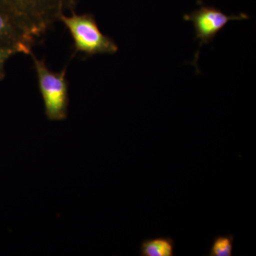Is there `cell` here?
I'll use <instances>...</instances> for the list:
<instances>
[{"label":"cell","mask_w":256,"mask_h":256,"mask_svg":"<svg viewBox=\"0 0 256 256\" xmlns=\"http://www.w3.org/2000/svg\"><path fill=\"white\" fill-rule=\"evenodd\" d=\"M80 0H0V10L24 34L34 40L44 34Z\"/></svg>","instance_id":"6da1fadb"},{"label":"cell","mask_w":256,"mask_h":256,"mask_svg":"<svg viewBox=\"0 0 256 256\" xmlns=\"http://www.w3.org/2000/svg\"><path fill=\"white\" fill-rule=\"evenodd\" d=\"M60 22L66 26L73 38L75 52L92 56L114 54L118 50L114 40L100 32L92 14H77L74 12L70 16L64 14Z\"/></svg>","instance_id":"7a4b0ae2"},{"label":"cell","mask_w":256,"mask_h":256,"mask_svg":"<svg viewBox=\"0 0 256 256\" xmlns=\"http://www.w3.org/2000/svg\"><path fill=\"white\" fill-rule=\"evenodd\" d=\"M38 78L45 112L50 120H64L68 114V86L66 80V70L60 72H52L44 60H38L31 54Z\"/></svg>","instance_id":"3957f363"},{"label":"cell","mask_w":256,"mask_h":256,"mask_svg":"<svg viewBox=\"0 0 256 256\" xmlns=\"http://www.w3.org/2000/svg\"><path fill=\"white\" fill-rule=\"evenodd\" d=\"M198 8L190 14L183 16L185 21L193 24L195 38L198 42V50L195 54L192 65L195 66L197 70L200 48L204 44H208L216 36L218 32L230 21L248 20L249 16L245 13L238 15H226L222 10L214 6H206L201 1L198 2Z\"/></svg>","instance_id":"277c9868"},{"label":"cell","mask_w":256,"mask_h":256,"mask_svg":"<svg viewBox=\"0 0 256 256\" xmlns=\"http://www.w3.org/2000/svg\"><path fill=\"white\" fill-rule=\"evenodd\" d=\"M34 40L16 26L4 12L0 10V45L18 48L20 53L31 55Z\"/></svg>","instance_id":"5b68a950"},{"label":"cell","mask_w":256,"mask_h":256,"mask_svg":"<svg viewBox=\"0 0 256 256\" xmlns=\"http://www.w3.org/2000/svg\"><path fill=\"white\" fill-rule=\"evenodd\" d=\"M175 242L170 236L148 238L140 245V256H173Z\"/></svg>","instance_id":"8992f818"},{"label":"cell","mask_w":256,"mask_h":256,"mask_svg":"<svg viewBox=\"0 0 256 256\" xmlns=\"http://www.w3.org/2000/svg\"><path fill=\"white\" fill-rule=\"evenodd\" d=\"M234 236L232 234L215 237L210 246V256H232L233 254Z\"/></svg>","instance_id":"52a82bcc"},{"label":"cell","mask_w":256,"mask_h":256,"mask_svg":"<svg viewBox=\"0 0 256 256\" xmlns=\"http://www.w3.org/2000/svg\"><path fill=\"white\" fill-rule=\"evenodd\" d=\"M16 54H20L18 48L0 45V80L5 76L4 65L6 60Z\"/></svg>","instance_id":"ba28073f"}]
</instances>
